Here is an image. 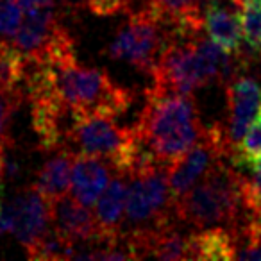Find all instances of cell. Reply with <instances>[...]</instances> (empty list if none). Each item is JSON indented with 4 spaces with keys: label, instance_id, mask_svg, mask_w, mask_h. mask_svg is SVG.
Here are the masks:
<instances>
[{
    "label": "cell",
    "instance_id": "obj_3",
    "mask_svg": "<svg viewBox=\"0 0 261 261\" xmlns=\"http://www.w3.org/2000/svg\"><path fill=\"white\" fill-rule=\"evenodd\" d=\"M243 179L245 175L227 158L215 161L185 195L174 200L177 222L195 231L218 225L236 227L245 213Z\"/></svg>",
    "mask_w": 261,
    "mask_h": 261
},
{
    "label": "cell",
    "instance_id": "obj_7",
    "mask_svg": "<svg viewBox=\"0 0 261 261\" xmlns=\"http://www.w3.org/2000/svg\"><path fill=\"white\" fill-rule=\"evenodd\" d=\"M234 149L236 147L231 145L224 125L213 123L211 127H204L199 140L181 158L167 165L172 199L177 200L181 195H185L210 170L215 161L222 158L229 160Z\"/></svg>",
    "mask_w": 261,
    "mask_h": 261
},
{
    "label": "cell",
    "instance_id": "obj_23",
    "mask_svg": "<svg viewBox=\"0 0 261 261\" xmlns=\"http://www.w3.org/2000/svg\"><path fill=\"white\" fill-rule=\"evenodd\" d=\"M236 149L242 156L249 158V160L261 158V109Z\"/></svg>",
    "mask_w": 261,
    "mask_h": 261
},
{
    "label": "cell",
    "instance_id": "obj_5",
    "mask_svg": "<svg viewBox=\"0 0 261 261\" xmlns=\"http://www.w3.org/2000/svg\"><path fill=\"white\" fill-rule=\"evenodd\" d=\"M127 179L129 188L122 232L147 231L177 220L168 186L167 165L143 160L135 170L127 174Z\"/></svg>",
    "mask_w": 261,
    "mask_h": 261
},
{
    "label": "cell",
    "instance_id": "obj_15",
    "mask_svg": "<svg viewBox=\"0 0 261 261\" xmlns=\"http://www.w3.org/2000/svg\"><path fill=\"white\" fill-rule=\"evenodd\" d=\"M127 188H129L127 174L115 175L95 204V217L108 238H115L122 231L127 206Z\"/></svg>",
    "mask_w": 261,
    "mask_h": 261
},
{
    "label": "cell",
    "instance_id": "obj_14",
    "mask_svg": "<svg viewBox=\"0 0 261 261\" xmlns=\"http://www.w3.org/2000/svg\"><path fill=\"white\" fill-rule=\"evenodd\" d=\"M206 6L207 0H147V8L185 36H197L204 31Z\"/></svg>",
    "mask_w": 261,
    "mask_h": 261
},
{
    "label": "cell",
    "instance_id": "obj_11",
    "mask_svg": "<svg viewBox=\"0 0 261 261\" xmlns=\"http://www.w3.org/2000/svg\"><path fill=\"white\" fill-rule=\"evenodd\" d=\"M225 97L229 118L225 133L231 145L238 147L261 109V86L252 77L236 75L227 83Z\"/></svg>",
    "mask_w": 261,
    "mask_h": 261
},
{
    "label": "cell",
    "instance_id": "obj_2",
    "mask_svg": "<svg viewBox=\"0 0 261 261\" xmlns=\"http://www.w3.org/2000/svg\"><path fill=\"white\" fill-rule=\"evenodd\" d=\"M143 150L154 161L170 165L202 135L195 98L192 95L145 91V106L135 125Z\"/></svg>",
    "mask_w": 261,
    "mask_h": 261
},
{
    "label": "cell",
    "instance_id": "obj_26",
    "mask_svg": "<svg viewBox=\"0 0 261 261\" xmlns=\"http://www.w3.org/2000/svg\"><path fill=\"white\" fill-rule=\"evenodd\" d=\"M231 2H232L234 6H238V8H242V0H231Z\"/></svg>",
    "mask_w": 261,
    "mask_h": 261
},
{
    "label": "cell",
    "instance_id": "obj_27",
    "mask_svg": "<svg viewBox=\"0 0 261 261\" xmlns=\"http://www.w3.org/2000/svg\"><path fill=\"white\" fill-rule=\"evenodd\" d=\"M242 2H243V0H242Z\"/></svg>",
    "mask_w": 261,
    "mask_h": 261
},
{
    "label": "cell",
    "instance_id": "obj_9",
    "mask_svg": "<svg viewBox=\"0 0 261 261\" xmlns=\"http://www.w3.org/2000/svg\"><path fill=\"white\" fill-rule=\"evenodd\" d=\"M50 225L63 238L70 240L75 245L108 240L98 225L95 211L81 202L75 195H63L50 200Z\"/></svg>",
    "mask_w": 261,
    "mask_h": 261
},
{
    "label": "cell",
    "instance_id": "obj_17",
    "mask_svg": "<svg viewBox=\"0 0 261 261\" xmlns=\"http://www.w3.org/2000/svg\"><path fill=\"white\" fill-rule=\"evenodd\" d=\"M73 160H75V156L72 152L61 150L58 156L47 161L43 168L38 172L34 188L48 200L68 195L70 188H72Z\"/></svg>",
    "mask_w": 261,
    "mask_h": 261
},
{
    "label": "cell",
    "instance_id": "obj_22",
    "mask_svg": "<svg viewBox=\"0 0 261 261\" xmlns=\"http://www.w3.org/2000/svg\"><path fill=\"white\" fill-rule=\"evenodd\" d=\"M242 25L243 38L249 48L259 52L261 48V4L242 6Z\"/></svg>",
    "mask_w": 261,
    "mask_h": 261
},
{
    "label": "cell",
    "instance_id": "obj_20",
    "mask_svg": "<svg viewBox=\"0 0 261 261\" xmlns=\"http://www.w3.org/2000/svg\"><path fill=\"white\" fill-rule=\"evenodd\" d=\"M22 20L23 9L18 0H0V47H13Z\"/></svg>",
    "mask_w": 261,
    "mask_h": 261
},
{
    "label": "cell",
    "instance_id": "obj_12",
    "mask_svg": "<svg viewBox=\"0 0 261 261\" xmlns=\"http://www.w3.org/2000/svg\"><path fill=\"white\" fill-rule=\"evenodd\" d=\"M113 167L97 156L77 154L72 170V193L86 206L93 207L111 181Z\"/></svg>",
    "mask_w": 261,
    "mask_h": 261
},
{
    "label": "cell",
    "instance_id": "obj_24",
    "mask_svg": "<svg viewBox=\"0 0 261 261\" xmlns=\"http://www.w3.org/2000/svg\"><path fill=\"white\" fill-rule=\"evenodd\" d=\"M133 0H86V8L97 16H115L130 8Z\"/></svg>",
    "mask_w": 261,
    "mask_h": 261
},
{
    "label": "cell",
    "instance_id": "obj_18",
    "mask_svg": "<svg viewBox=\"0 0 261 261\" xmlns=\"http://www.w3.org/2000/svg\"><path fill=\"white\" fill-rule=\"evenodd\" d=\"M75 243L63 238L50 225L47 232L36 243L25 250L29 259H73L75 256Z\"/></svg>",
    "mask_w": 261,
    "mask_h": 261
},
{
    "label": "cell",
    "instance_id": "obj_19",
    "mask_svg": "<svg viewBox=\"0 0 261 261\" xmlns=\"http://www.w3.org/2000/svg\"><path fill=\"white\" fill-rule=\"evenodd\" d=\"M20 100H22L20 84L0 81V149H4L9 142V123Z\"/></svg>",
    "mask_w": 261,
    "mask_h": 261
},
{
    "label": "cell",
    "instance_id": "obj_13",
    "mask_svg": "<svg viewBox=\"0 0 261 261\" xmlns=\"http://www.w3.org/2000/svg\"><path fill=\"white\" fill-rule=\"evenodd\" d=\"M204 31L224 50L231 54L243 52L245 38H243L242 15L231 11L225 4H220V0H207L204 11Z\"/></svg>",
    "mask_w": 261,
    "mask_h": 261
},
{
    "label": "cell",
    "instance_id": "obj_21",
    "mask_svg": "<svg viewBox=\"0 0 261 261\" xmlns=\"http://www.w3.org/2000/svg\"><path fill=\"white\" fill-rule=\"evenodd\" d=\"M243 179V206L245 213L261 218V158L250 163V168Z\"/></svg>",
    "mask_w": 261,
    "mask_h": 261
},
{
    "label": "cell",
    "instance_id": "obj_4",
    "mask_svg": "<svg viewBox=\"0 0 261 261\" xmlns=\"http://www.w3.org/2000/svg\"><path fill=\"white\" fill-rule=\"evenodd\" d=\"M66 152L106 160L116 174H130L149 154L135 127H118L115 118L102 115L81 116L65 147Z\"/></svg>",
    "mask_w": 261,
    "mask_h": 261
},
{
    "label": "cell",
    "instance_id": "obj_25",
    "mask_svg": "<svg viewBox=\"0 0 261 261\" xmlns=\"http://www.w3.org/2000/svg\"><path fill=\"white\" fill-rule=\"evenodd\" d=\"M54 4L70 9V11H77L81 8H86V0H54Z\"/></svg>",
    "mask_w": 261,
    "mask_h": 261
},
{
    "label": "cell",
    "instance_id": "obj_1",
    "mask_svg": "<svg viewBox=\"0 0 261 261\" xmlns=\"http://www.w3.org/2000/svg\"><path fill=\"white\" fill-rule=\"evenodd\" d=\"M22 81L27 88H52L77 115L116 118L133 104V93L116 84L106 70L81 66L75 54L56 59H23Z\"/></svg>",
    "mask_w": 261,
    "mask_h": 261
},
{
    "label": "cell",
    "instance_id": "obj_10",
    "mask_svg": "<svg viewBox=\"0 0 261 261\" xmlns=\"http://www.w3.org/2000/svg\"><path fill=\"white\" fill-rule=\"evenodd\" d=\"M63 27L58 22L56 4H43L23 13L22 25L13 40V48L23 59H38L48 50Z\"/></svg>",
    "mask_w": 261,
    "mask_h": 261
},
{
    "label": "cell",
    "instance_id": "obj_6",
    "mask_svg": "<svg viewBox=\"0 0 261 261\" xmlns=\"http://www.w3.org/2000/svg\"><path fill=\"white\" fill-rule=\"evenodd\" d=\"M175 33L177 31L156 11L143 8L129 15L127 22L120 27L109 43L108 52L113 59L129 63L150 75Z\"/></svg>",
    "mask_w": 261,
    "mask_h": 261
},
{
    "label": "cell",
    "instance_id": "obj_16",
    "mask_svg": "<svg viewBox=\"0 0 261 261\" xmlns=\"http://www.w3.org/2000/svg\"><path fill=\"white\" fill-rule=\"evenodd\" d=\"M192 259H234L238 240L232 227H207L195 231L192 236Z\"/></svg>",
    "mask_w": 261,
    "mask_h": 261
},
{
    "label": "cell",
    "instance_id": "obj_8",
    "mask_svg": "<svg viewBox=\"0 0 261 261\" xmlns=\"http://www.w3.org/2000/svg\"><path fill=\"white\" fill-rule=\"evenodd\" d=\"M6 210L11 220V232L25 250L50 229V200L34 186L20 192Z\"/></svg>",
    "mask_w": 261,
    "mask_h": 261
}]
</instances>
